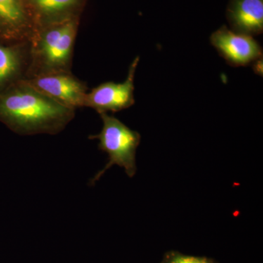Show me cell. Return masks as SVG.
<instances>
[{
	"label": "cell",
	"mask_w": 263,
	"mask_h": 263,
	"mask_svg": "<svg viewBox=\"0 0 263 263\" xmlns=\"http://www.w3.org/2000/svg\"><path fill=\"white\" fill-rule=\"evenodd\" d=\"M75 115L24 80L0 92V122L20 136L58 134Z\"/></svg>",
	"instance_id": "obj_1"
},
{
	"label": "cell",
	"mask_w": 263,
	"mask_h": 263,
	"mask_svg": "<svg viewBox=\"0 0 263 263\" xmlns=\"http://www.w3.org/2000/svg\"><path fill=\"white\" fill-rule=\"evenodd\" d=\"M78 31V18L34 29L29 39V65L26 79L72 72Z\"/></svg>",
	"instance_id": "obj_2"
},
{
	"label": "cell",
	"mask_w": 263,
	"mask_h": 263,
	"mask_svg": "<svg viewBox=\"0 0 263 263\" xmlns=\"http://www.w3.org/2000/svg\"><path fill=\"white\" fill-rule=\"evenodd\" d=\"M103 127L98 135L90 136V139L99 141V148L108 154L109 161L106 165L93 178L95 183L111 166L122 167L129 177L136 174V151L141 142V135L133 130L113 116L100 114Z\"/></svg>",
	"instance_id": "obj_3"
},
{
	"label": "cell",
	"mask_w": 263,
	"mask_h": 263,
	"mask_svg": "<svg viewBox=\"0 0 263 263\" xmlns=\"http://www.w3.org/2000/svg\"><path fill=\"white\" fill-rule=\"evenodd\" d=\"M139 61V57H137L132 62L124 82L109 81L88 91L84 107L94 109L100 114L109 111L115 113L133 106L135 104V75Z\"/></svg>",
	"instance_id": "obj_4"
},
{
	"label": "cell",
	"mask_w": 263,
	"mask_h": 263,
	"mask_svg": "<svg viewBox=\"0 0 263 263\" xmlns=\"http://www.w3.org/2000/svg\"><path fill=\"white\" fill-rule=\"evenodd\" d=\"M24 81L57 103L76 110L84 107L85 97L89 91L86 83L72 72L35 76Z\"/></svg>",
	"instance_id": "obj_5"
},
{
	"label": "cell",
	"mask_w": 263,
	"mask_h": 263,
	"mask_svg": "<svg viewBox=\"0 0 263 263\" xmlns=\"http://www.w3.org/2000/svg\"><path fill=\"white\" fill-rule=\"evenodd\" d=\"M212 46L230 65L246 67L262 59V49L253 37L222 26L210 37Z\"/></svg>",
	"instance_id": "obj_6"
},
{
	"label": "cell",
	"mask_w": 263,
	"mask_h": 263,
	"mask_svg": "<svg viewBox=\"0 0 263 263\" xmlns=\"http://www.w3.org/2000/svg\"><path fill=\"white\" fill-rule=\"evenodd\" d=\"M29 65V40H0V92L26 79Z\"/></svg>",
	"instance_id": "obj_7"
},
{
	"label": "cell",
	"mask_w": 263,
	"mask_h": 263,
	"mask_svg": "<svg viewBox=\"0 0 263 263\" xmlns=\"http://www.w3.org/2000/svg\"><path fill=\"white\" fill-rule=\"evenodd\" d=\"M34 31L24 0H0V40L28 41Z\"/></svg>",
	"instance_id": "obj_8"
},
{
	"label": "cell",
	"mask_w": 263,
	"mask_h": 263,
	"mask_svg": "<svg viewBox=\"0 0 263 263\" xmlns=\"http://www.w3.org/2000/svg\"><path fill=\"white\" fill-rule=\"evenodd\" d=\"M34 29L78 18L84 0H24Z\"/></svg>",
	"instance_id": "obj_9"
},
{
	"label": "cell",
	"mask_w": 263,
	"mask_h": 263,
	"mask_svg": "<svg viewBox=\"0 0 263 263\" xmlns=\"http://www.w3.org/2000/svg\"><path fill=\"white\" fill-rule=\"evenodd\" d=\"M231 30L253 37L263 32V0H230L226 11Z\"/></svg>",
	"instance_id": "obj_10"
},
{
	"label": "cell",
	"mask_w": 263,
	"mask_h": 263,
	"mask_svg": "<svg viewBox=\"0 0 263 263\" xmlns=\"http://www.w3.org/2000/svg\"><path fill=\"white\" fill-rule=\"evenodd\" d=\"M160 263H218L205 257L186 255L181 252L171 251L164 254Z\"/></svg>",
	"instance_id": "obj_11"
}]
</instances>
